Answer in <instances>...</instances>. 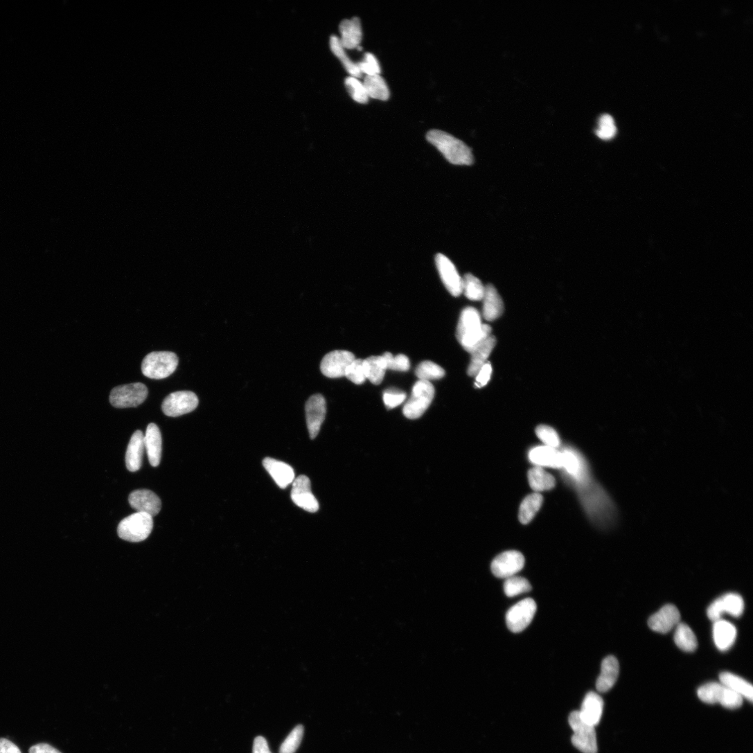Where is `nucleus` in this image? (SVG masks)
Returning <instances> with one entry per match:
<instances>
[{
    "label": "nucleus",
    "instance_id": "nucleus-1",
    "mask_svg": "<svg viewBox=\"0 0 753 753\" xmlns=\"http://www.w3.org/2000/svg\"><path fill=\"white\" fill-rule=\"evenodd\" d=\"M492 328L483 324L479 312L475 308H465L460 316L457 337L463 348L472 353L491 336Z\"/></svg>",
    "mask_w": 753,
    "mask_h": 753
},
{
    "label": "nucleus",
    "instance_id": "nucleus-2",
    "mask_svg": "<svg viewBox=\"0 0 753 753\" xmlns=\"http://www.w3.org/2000/svg\"><path fill=\"white\" fill-rule=\"evenodd\" d=\"M426 139L434 145L451 163L459 166H471L474 157L471 149L462 141L441 130H430Z\"/></svg>",
    "mask_w": 753,
    "mask_h": 753
},
{
    "label": "nucleus",
    "instance_id": "nucleus-3",
    "mask_svg": "<svg viewBox=\"0 0 753 753\" xmlns=\"http://www.w3.org/2000/svg\"><path fill=\"white\" fill-rule=\"evenodd\" d=\"M153 526V517L145 513L137 512L121 521L118 527V533L122 540L127 542H141L148 539Z\"/></svg>",
    "mask_w": 753,
    "mask_h": 753
},
{
    "label": "nucleus",
    "instance_id": "nucleus-4",
    "mask_svg": "<svg viewBox=\"0 0 753 753\" xmlns=\"http://www.w3.org/2000/svg\"><path fill=\"white\" fill-rule=\"evenodd\" d=\"M179 360L172 352H153L143 360V374L150 379L162 380L171 375L177 369Z\"/></svg>",
    "mask_w": 753,
    "mask_h": 753
},
{
    "label": "nucleus",
    "instance_id": "nucleus-5",
    "mask_svg": "<svg viewBox=\"0 0 753 753\" xmlns=\"http://www.w3.org/2000/svg\"><path fill=\"white\" fill-rule=\"evenodd\" d=\"M435 388L428 381L418 380L413 387L411 395L403 407V414L409 419L420 418L432 404Z\"/></svg>",
    "mask_w": 753,
    "mask_h": 753
},
{
    "label": "nucleus",
    "instance_id": "nucleus-6",
    "mask_svg": "<svg viewBox=\"0 0 753 753\" xmlns=\"http://www.w3.org/2000/svg\"><path fill=\"white\" fill-rule=\"evenodd\" d=\"M700 700L707 704H720L729 709H736L743 705V698L720 682L707 683L698 690Z\"/></svg>",
    "mask_w": 753,
    "mask_h": 753
},
{
    "label": "nucleus",
    "instance_id": "nucleus-7",
    "mask_svg": "<svg viewBox=\"0 0 753 753\" xmlns=\"http://www.w3.org/2000/svg\"><path fill=\"white\" fill-rule=\"evenodd\" d=\"M569 722L574 732L572 738L573 745L583 753H597L595 727L583 721L577 711L570 714Z\"/></svg>",
    "mask_w": 753,
    "mask_h": 753
},
{
    "label": "nucleus",
    "instance_id": "nucleus-8",
    "mask_svg": "<svg viewBox=\"0 0 753 753\" xmlns=\"http://www.w3.org/2000/svg\"><path fill=\"white\" fill-rule=\"evenodd\" d=\"M148 396V389L143 383H132L115 387L111 392L110 402L117 408L136 407Z\"/></svg>",
    "mask_w": 753,
    "mask_h": 753
},
{
    "label": "nucleus",
    "instance_id": "nucleus-9",
    "mask_svg": "<svg viewBox=\"0 0 753 753\" xmlns=\"http://www.w3.org/2000/svg\"><path fill=\"white\" fill-rule=\"evenodd\" d=\"M199 404L195 393L181 391L169 394L163 401L161 409L168 416L177 417L194 411Z\"/></svg>",
    "mask_w": 753,
    "mask_h": 753
},
{
    "label": "nucleus",
    "instance_id": "nucleus-10",
    "mask_svg": "<svg viewBox=\"0 0 753 753\" xmlns=\"http://www.w3.org/2000/svg\"><path fill=\"white\" fill-rule=\"evenodd\" d=\"M536 610V603L531 599H526L518 602L506 613L507 627L513 632H522L531 623Z\"/></svg>",
    "mask_w": 753,
    "mask_h": 753
},
{
    "label": "nucleus",
    "instance_id": "nucleus-11",
    "mask_svg": "<svg viewBox=\"0 0 753 753\" xmlns=\"http://www.w3.org/2000/svg\"><path fill=\"white\" fill-rule=\"evenodd\" d=\"M305 410L309 436L314 440L326 419L327 403L325 397L319 393L312 395L307 400Z\"/></svg>",
    "mask_w": 753,
    "mask_h": 753
},
{
    "label": "nucleus",
    "instance_id": "nucleus-12",
    "mask_svg": "<svg viewBox=\"0 0 753 753\" xmlns=\"http://www.w3.org/2000/svg\"><path fill=\"white\" fill-rule=\"evenodd\" d=\"M744 610L743 598L735 593L726 594L715 600L707 609V616L713 622L721 619L725 613L739 617Z\"/></svg>",
    "mask_w": 753,
    "mask_h": 753
},
{
    "label": "nucleus",
    "instance_id": "nucleus-13",
    "mask_svg": "<svg viewBox=\"0 0 753 753\" xmlns=\"http://www.w3.org/2000/svg\"><path fill=\"white\" fill-rule=\"evenodd\" d=\"M355 360V355L349 351H333L322 359L320 370L321 373L328 378H342L346 375L348 367Z\"/></svg>",
    "mask_w": 753,
    "mask_h": 753
},
{
    "label": "nucleus",
    "instance_id": "nucleus-14",
    "mask_svg": "<svg viewBox=\"0 0 753 753\" xmlns=\"http://www.w3.org/2000/svg\"><path fill=\"white\" fill-rule=\"evenodd\" d=\"M524 558L518 551L504 552L496 557L492 562L491 570L499 578H508L520 572L524 566Z\"/></svg>",
    "mask_w": 753,
    "mask_h": 753
},
{
    "label": "nucleus",
    "instance_id": "nucleus-15",
    "mask_svg": "<svg viewBox=\"0 0 753 753\" xmlns=\"http://www.w3.org/2000/svg\"><path fill=\"white\" fill-rule=\"evenodd\" d=\"M291 499L296 506L308 512L315 513L319 510L318 501L311 492L310 481L305 475L298 477L293 481Z\"/></svg>",
    "mask_w": 753,
    "mask_h": 753
},
{
    "label": "nucleus",
    "instance_id": "nucleus-16",
    "mask_svg": "<svg viewBox=\"0 0 753 753\" xmlns=\"http://www.w3.org/2000/svg\"><path fill=\"white\" fill-rule=\"evenodd\" d=\"M436 263L441 278L452 295L459 296L463 293V278L454 263L445 255L438 254Z\"/></svg>",
    "mask_w": 753,
    "mask_h": 753
},
{
    "label": "nucleus",
    "instance_id": "nucleus-17",
    "mask_svg": "<svg viewBox=\"0 0 753 753\" xmlns=\"http://www.w3.org/2000/svg\"><path fill=\"white\" fill-rule=\"evenodd\" d=\"M681 619V614L676 606L668 604L649 619L650 628L657 632L666 634L676 627Z\"/></svg>",
    "mask_w": 753,
    "mask_h": 753
},
{
    "label": "nucleus",
    "instance_id": "nucleus-18",
    "mask_svg": "<svg viewBox=\"0 0 753 753\" xmlns=\"http://www.w3.org/2000/svg\"><path fill=\"white\" fill-rule=\"evenodd\" d=\"M129 502L137 512L145 513L152 517L158 515L161 509L160 498L150 490L143 489L132 492L129 497Z\"/></svg>",
    "mask_w": 753,
    "mask_h": 753
},
{
    "label": "nucleus",
    "instance_id": "nucleus-19",
    "mask_svg": "<svg viewBox=\"0 0 753 753\" xmlns=\"http://www.w3.org/2000/svg\"><path fill=\"white\" fill-rule=\"evenodd\" d=\"M603 700L596 693H588L578 711L581 718L588 725L596 727L601 721L603 711Z\"/></svg>",
    "mask_w": 753,
    "mask_h": 753
},
{
    "label": "nucleus",
    "instance_id": "nucleus-20",
    "mask_svg": "<svg viewBox=\"0 0 753 753\" xmlns=\"http://www.w3.org/2000/svg\"><path fill=\"white\" fill-rule=\"evenodd\" d=\"M263 464L265 470L281 489L286 488L295 479V475L292 468L283 462L271 458H266L264 459Z\"/></svg>",
    "mask_w": 753,
    "mask_h": 753
},
{
    "label": "nucleus",
    "instance_id": "nucleus-21",
    "mask_svg": "<svg viewBox=\"0 0 753 753\" xmlns=\"http://www.w3.org/2000/svg\"><path fill=\"white\" fill-rule=\"evenodd\" d=\"M737 635L736 627L722 619L714 622L713 637L716 648L721 652L729 650L735 642Z\"/></svg>",
    "mask_w": 753,
    "mask_h": 753
},
{
    "label": "nucleus",
    "instance_id": "nucleus-22",
    "mask_svg": "<svg viewBox=\"0 0 753 753\" xmlns=\"http://www.w3.org/2000/svg\"><path fill=\"white\" fill-rule=\"evenodd\" d=\"M339 30L342 35L339 39L345 49H355L360 46L363 32L359 17H354L350 20L345 19L342 21Z\"/></svg>",
    "mask_w": 753,
    "mask_h": 753
},
{
    "label": "nucleus",
    "instance_id": "nucleus-23",
    "mask_svg": "<svg viewBox=\"0 0 753 753\" xmlns=\"http://www.w3.org/2000/svg\"><path fill=\"white\" fill-rule=\"evenodd\" d=\"M144 442L151 466L154 468L159 466L162 454V437L160 429L155 423L148 425Z\"/></svg>",
    "mask_w": 753,
    "mask_h": 753
},
{
    "label": "nucleus",
    "instance_id": "nucleus-24",
    "mask_svg": "<svg viewBox=\"0 0 753 753\" xmlns=\"http://www.w3.org/2000/svg\"><path fill=\"white\" fill-rule=\"evenodd\" d=\"M529 460L538 466L563 468L562 453L550 447H538L531 450Z\"/></svg>",
    "mask_w": 753,
    "mask_h": 753
},
{
    "label": "nucleus",
    "instance_id": "nucleus-25",
    "mask_svg": "<svg viewBox=\"0 0 753 753\" xmlns=\"http://www.w3.org/2000/svg\"><path fill=\"white\" fill-rule=\"evenodd\" d=\"M601 674L596 681V689L601 693L609 691L615 684L619 673V665L613 656L606 657L602 662Z\"/></svg>",
    "mask_w": 753,
    "mask_h": 753
},
{
    "label": "nucleus",
    "instance_id": "nucleus-26",
    "mask_svg": "<svg viewBox=\"0 0 753 753\" xmlns=\"http://www.w3.org/2000/svg\"><path fill=\"white\" fill-rule=\"evenodd\" d=\"M145 450L144 435L141 430H137L131 438L126 454V466L129 471L135 472L141 468Z\"/></svg>",
    "mask_w": 753,
    "mask_h": 753
},
{
    "label": "nucleus",
    "instance_id": "nucleus-27",
    "mask_svg": "<svg viewBox=\"0 0 753 753\" xmlns=\"http://www.w3.org/2000/svg\"><path fill=\"white\" fill-rule=\"evenodd\" d=\"M483 316L490 321L499 318L504 312V303L496 288L491 284L485 287L483 298Z\"/></svg>",
    "mask_w": 753,
    "mask_h": 753
},
{
    "label": "nucleus",
    "instance_id": "nucleus-28",
    "mask_svg": "<svg viewBox=\"0 0 753 753\" xmlns=\"http://www.w3.org/2000/svg\"><path fill=\"white\" fill-rule=\"evenodd\" d=\"M496 345V339L493 336L488 338L481 346L471 353V361L468 369L469 376L475 377L488 362V358Z\"/></svg>",
    "mask_w": 753,
    "mask_h": 753
},
{
    "label": "nucleus",
    "instance_id": "nucleus-29",
    "mask_svg": "<svg viewBox=\"0 0 753 753\" xmlns=\"http://www.w3.org/2000/svg\"><path fill=\"white\" fill-rule=\"evenodd\" d=\"M720 682L738 694L743 698H745L750 702L753 700L752 685L743 678L731 673H722L719 676Z\"/></svg>",
    "mask_w": 753,
    "mask_h": 753
},
{
    "label": "nucleus",
    "instance_id": "nucleus-30",
    "mask_svg": "<svg viewBox=\"0 0 753 753\" xmlns=\"http://www.w3.org/2000/svg\"><path fill=\"white\" fill-rule=\"evenodd\" d=\"M528 480L530 487L536 492L549 490L556 486L555 478L540 467L529 470Z\"/></svg>",
    "mask_w": 753,
    "mask_h": 753
},
{
    "label": "nucleus",
    "instance_id": "nucleus-31",
    "mask_svg": "<svg viewBox=\"0 0 753 753\" xmlns=\"http://www.w3.org/2000/svg\"><path fill=\"white\" fill-rule=\"evenodd\" d=\"M677 646L686 653H693L698 648V639L693 630L686 623L676 626L674 636Z\"/></svg>",
    "mask_w": 753,
    "mask_h": 753
},
{
    "label": "nucleus",
    "instance_id": "nucleus-32",
    "mask_svg": "<svg viewBox=\"0 0 753 753\" xmlns=\"http://www.w3.org/2000/svg\"><path fill=\"white\" fill-rule=\"evenodd\" d=\"M369 97L387 100L390 96L389 87L380 75L366 76L363 82Z\"/></svg>",
    "mask_w": 753,
    "mask_h": 753
},
{
    "label": "nucleus",
    "instance_id": "nucleus-33",
    "mask_svg": "<svg viewBox=\"0 0 753 753\" xmlns=\"http://www.w3.org/2000/svg\"><path fill=\"white\" fill-rule=\"evenodd\" d=\"M364 368L366 379L372 384L379 385L382 383L387 371L382 356H372L364 360Z\"/></svg>",
    "mask_w": 753,
    "mask_h": 753
},
{
    "label": "nucleus",
    "instance_id": "nucleus-34",
    "mask_svg": "<svg viewBox=\"0 0 753 753\" xmlns=\"http://www.w3.org/2000/svg\"><path fill=\"white\" fill-rule=\"evenodd\" d=\"M543 496L533 493L524 498L520 506L519 519L522 524H527L540 511L543 504Z\"/></svg>",
    "mask_w": 753,
    "mask_h": 753
},
{
    "label": "nucleus",
    "instance_id": "nucleus-35",
    "mask_svg": "<svg viewBox=\"0 0 753 753\" xmlns=\"http://www.w3.org/2000/svg\"><path fill=\"white\" fill-rule=\"evenodd\" d=\"M330 48L335 56L341 60L345 69L351 76L357 78L362 76V73L357 63L354 62L350 59L346 52V49L341 43L340 39L336 35H333L330 37Z\"/></svg>",
    "mask_w": 753,
    "mask_h": 753
},
{
    "label": "nucleus",
    "instance_id": "nucleus-36",
    "mask_svg": "<svg viewBox=\"0 0 753 753\" xmlns=\"http://www.w3.org/2000/svg\"><path fill=\"white\" fill-rule=\"evenodd\" d=\"M463 292L472 301L483 300L485 287L481 281L471 274H467L463 278Z\"/></svg>",
    "mask_w": 753,
    "mask_h": 753
},
{
    "label": "nucleus",
    "instance_id": "nucleus-37",
    "mask_svg": "<svg viewBox=\"0 0 753 753\" xmlns=\"http://www.w3.org/2000/svg\"><path fill=\"white\" fill-rule=\"evenodd\" d=\"M415 373L419 380L428 382L442 379L445 375V371L441 366L429 361L421 362L416 367Z\"/></svg>",
    "mask_w": 753,
    "mask_h": 753
},
{
    "label": "nucleus",
    "instance_id": "nucleus-38",
    "mask_svg": "<svg viewBox=\"0 0 753 753\" xmlns=\"http://www.w3.org/2000/svg\"><path fill=\"white\" fill-rule=\"evenodd\" d=\"M504 590L507 596L515 597L531 591V585L526 578L514 576L506 579Z\"/></svg>",
    "mask_w": 753,
    "mask_h": 753
},
{
    "label": "nucleus",
    "instance_id": "nucleus-39",
    "mask_svg": "<svg viewBox=\"0 0 753 753\" xmlns=\"http://www.w3.org/2000/svg\"><path fill=\"white\" fill-rule=\"evenodd\" d=\"M346 87L352 98L357 103H366L369 97L365 87L360 80L353 76H349L345 80Z\"/></svg>",
    "mask_w": 753,
    "mask_h": 753
},
{
    "label": "nucleus",
    "instance_id": "nucleus-40",
    "mask_svg": "<svg viewBox=\"0 0 753 753\" xmlns=\"http://www.w3.org/2000/svg\"><path fill=\"white\" fill-rule=\"evenodd\" d=\"M303 733V725L294 727L281 744L279 753H295L301 743Z\"/></svg>",
    "mask_w": 753,
    "mask_h": 753
},
{
    "label": "nucleus",
    "instance_id": "nucleus-41",
    "mask_svg": "<svg viewBox=\"0 0 753 753\" xmlns=\"http://www.w3.org/2000/svg\"><path fill=\"white\" fill-rule=\"evenodd\" d=\"M617 134V127L613 118L608 114L603 115L599 121V129L596 131V136L604 141L612 139Z\"/></svg>",
    "mask_w": 753,
    "mask_h": 753
},
{
    "label": "nucleus",
    "instance_id": "nucleus-42",
    "mask_svg": "<svg viewBox=\"0 0 753 753\" xmlns=\"http://www.w3.org/2000/svg\"><path fill=\"white\" fill-rule=\"evenodd\" d=\"M535 434L547 447L557 448L560 445V440L558 433L553 427L541 425L535 429Z\"/></svg>",
    "mask_w": 753,
    "mask_h": 753
},
{
    "label": "nucleus",
    "instance_id": "nucleus-43",
    "mask_svg": "<svg viewBox=\"0 0 753 753\" xmlns=\"http://www.w3.org/2000/svg\"><path fill=\"white\" fill-rule=\"evenodd\" d=\"M382 357L385 362L387 370L401 372H406L409 370V360L404 355H398L394 357L390 353H385Z\"/></svg>",
    "mask_w": 753,
    "mask_h": 753
},
{
    "label": "nucleus",
    "instance_id": "nucleus-44",
    "mask_svg": "<svg viewBox=\"0 0 753 753\" xmlns=\"http://www.w3.org/2000/svg\"><path fill=\"white\" fill-rule=\"evenodd\" d=\"M345 376L355 384L360 385L364 383L367 379L364 368V360L355 359L348 367Z\"/></svg>",
    "mask_w": 753,
    "mask_h": 753
},
{
    "label": "nucleus",
    "instance_id": "nucleus-45",
    "mask_svg": "<svg viewBox=\"0 0 753 753\" xmlns=\"http://www.w3.org/2000/svg\"><path fill=\"white\" fill-rule=\"evenodd\" d=\"M357 65L362 73H365L366 76L380 74L381 72L378 59L371 53H365L364 60L357 62Z\"/></svg>",
    "mask_w": 753,
    "mask_h": 753
},
{
    "label": "nucleus",
    "instance_id": "nucleus-46",
    "mask_svg": "<svg viewBox=\"0 0 753 753\" xmlns=\"http://www.w3.org/2000/svg\"><path fill=\"white\" fill-rule=\"evenodd\" d=\"M406 398L405 393L396 389H387L383 394L384 403L388 409H393L399 406L405 400Z\"/></svg>",
    "mask_w": 753,
    "mask_h": 753
},
{
    "label": "nucleus",
    "instance_id": "nucleus-47",
    "mask_svg": "<svg viewBox=\"0 0 753 753\" xmlns=\"http://www.w3.org/2000/svg\"><path fill=\"white\" fill-rule=\"evenodd\" d=\"M563 456V468H565L569 474L574 475L576 478H580V469H581V464H580L578 459L575 454L570 452H565L562 453Z\"/></svg>",
    "mask_w": 753,
    "mask_h": 753
},
{
    "label": "nucleus",
    "instance_id": "nucleus-48",
    "mask_svg": "<svg viewBox=\"0 0 753 753\" xmlns=\"http://www.w3.org/2000/svg\"><path fill=\"white\" fill-rule=\"evenodd\" d=\"M492 372V366L488 362L484 365L476 375V382L475 384V388L480 389L485 387L490 381Z\"/></svg>",
    "mask_w": 753,
    "mask_h": 753
},
{
    "label": "nucleus",
    "instance_id": "nucleus-49",
    "mask_svg": "<svg viewBox=\"0 0 753 753\" xmlns=\"http://www.w3.org/2000/svg\"><path fill=\"white\" fill-rule=\"evenodd\" d=\"M0 753H21L19 747L5 738H0Z\"/></svg>",
    "mask_w": 753,
    "mask_h": 753
},
{
    "label": "nucleus",
    "instance_id": "nucleus-50",
    "mask_svg": "<svg viewBox=\"0 0 753 753\" xmlns=\"http://www.w3.org/2000/svg\"><path fill=\"white\" fill-rule=\"evenodd\" d=\"M253 753H272L267 741L263 736H259L255 738Z\"/></svg>",
    "mask_w": 753,
    "mask_h": 753
},
{
    "label": "nucleus",
    "instance_id": "nucleus-51",
    "mask_svg": "<svg viewBox=\"0 0 753 753\" xmlns=\"http://www.w3.org/2000/svg\"><path fill=\"white\" fill-rule=\"evenodd\" d=\"M29 753H62L58 750L47 743H39L32 746Z\"/></svg>",
    "mask_w": 753,
    "mask_h": 753
}]
</instances>
